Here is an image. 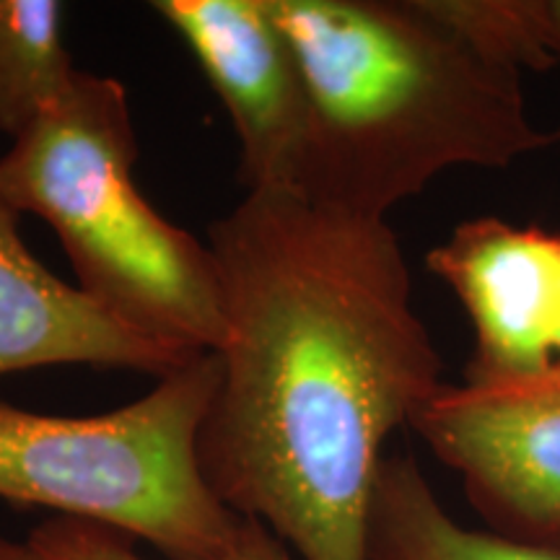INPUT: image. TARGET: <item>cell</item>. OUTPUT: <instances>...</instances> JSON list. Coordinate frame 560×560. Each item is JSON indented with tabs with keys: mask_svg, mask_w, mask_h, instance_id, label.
<instances>
[{
	"mask_svg": "<svg viewBox=\"0 0 560 560\" xmlns=\"http://www.w3.org/2000/svg\"><path fill=\"white\" fill-rule=\"evenodd\" d=\"M19 215L0 195V374L104 366L161 380L202 355L136 330L52 276L24 244Z\"/></svg>",
	"mask_w": 560,
	"mask_h": 560,
	"instance_id": "8",
	"label": "cell"
},
{
	"mask_svg": "<svg viewBox=\"0 0 560 560\" xmlns=\"http://www.w3.org/2000/svg\"><path fill=\"white\" fill-rule=\"evenodd\" d=\"M219 371L202 353L102 416L0 400V499L120 529L166 560L221 556L244 520L210 493L195 452Z\"/></svg>",
	"mask_w": 560,
	"mask_h": 560,
	"instance_id": "4",
	"label": "cell"
},
{
	"mask_svg": "<svg viewBox=\"0 0 560 560\" xmlns=\"http://www.w3.org/2000/svg\"><path fill=\"white\" fill-rule=\"evenodd\" d=\"M208 247L226 335L202 480L301 560H366L384 444L444 387L395 229L257 190L210 223Z\"/></svg>",
	"mask_w": 560,
	"mask_h": 560,
	"instance_id": "1",
	"label": "cell"
},
{
	"mask_svg": "<svg viewBox=\"0 0 560 560\" xmlns=\"http://www.w3.org/2000/svg\"><path fill=\"white\" fill-rule=\"evenodd\" d=\"M552 138H556V140H558V143H560V125H558V130H556V132H552Z\"/></svg>",
	"mask_w": 560,
	"mask_h": 560,
	"instance_id": "15",
	"label": "cell"
},
{
	"mask_svg": "<svg viewBox=\"0 0 560 560\" xmlns=\"http://www.w3.org/2000/svg\"><path fill=\"white\" fill-rule=\"evenodd\" d=\"M60 0H0V132L11 140L66 94L75 70Z\"/></svg>",
	"mask_w": 560,
	"mask_h": 560,
	"instance_id": "10",
	"label": "cell"
},
{
	"mask_svg": "<svg viewBox=\"0 0 560 560\" xmlns=\"http://www.w3.org/2000/svg\"><path fill=\"white\" fill-rule=\"evenodd\" d=\"M26 542L42 560H151L125 532L70 516H52L37 524ZM208 560H293V552L268 527L244 520L234 542Z\"/></svg>",
	"mask_w": 560,
	"mask_h": 560,
	"instance_id": "12",
	"label": "cell"
},
{
	"mask_svg": "<svg viewBox=\"0 0 560 560\" xmlns=\"http://www.w3.org/2000/svg\"><path fill=\"white\" fill-rule=\"evenodd\" d=\"M472 325L465 382L560 380V231L462 221L425 255Z\"/></svg>",
	"mask_w": 560,
	"mask_h": 560,
	"instance_id": "7",
	"label": "cell"
},
{
	"mask_svg": "<svg viewBox=\"0 0 560 560\" xmlns=\"http://www.w3.org/2000/svg\"><path fill=\"white\" fill-rule=\"evenodd\" d=\"M366 560H560V540H516L454 520L412 454L384 457L371 495Z\"/></svg>",
	"mask_w": 560,
	"mask_h": 560,
	"instance_id": "9",
	"label": "cell"
},
{
	"mask_svg": "<svg viewBox=\"0 0 560 560\" xmlns=\"http://www.w3.org/2000/svg\"><path fill=\"white\" fill-rule=\"evenodd\" d=\"M410 429L493 532L560 540V380L444 384Z\"/></svg>",
	"mask_w": 560,
	"mask_h": 560,
	"instance_id": "5",
	"label": "cell"
},
{
	"mask_svg": "<svg viewBox=\"0 0 560 560\" xmlns=\"http://www.w3.org/2000/svg\"><path fill=\"white\" fill-rule=\"evenodd\" d=\"M270 5L310 94L306 200L387 219L446 170H503L556 143L529 120L522 75L482 60L420 0Z\"/></svg>",
	"mask_w": 560,
	"mask_h": 560,
	"instance_id": "2",
	"label": "cell"
},
{
	"mask_svg": "<svg viewBox=\"0 0 560 560\" xmlns=\"http://www.w3.org/2000/svg\"><path fill=\"white\" fill-rule=\"evenodd\" d=\"M0 560H42L30 542H11L0 537Z\"/></svg>",
	"mask_w": 560,
	"mask_h": 560,
	"instance_id": "14",
	"label": "cell"
},
{
	"mask_svg": "<svg viewBox=\"0 0 560 560\" xmlns=\"http://www.w3.org/2000/svg\"><path fill=\"white\" fill-rule=\"evenodd\" d=\"M446 30L490 66L524 75L545 73L558 60L548 45L545 0H420Z\"/></svg>",
	"mask_w": 560,
	"mask_h": 560,
	"instance_id": "11",
	"label": "cell"
},
{
	"mask_svg": "<svg viewBox=\"0 0 560 560\" xmlns=\"http://www.w3.org/2000/svg\"><path fill=\"white\" fill-rule=\"evenodd\" d=\"M136 164L128 91L75 70L66 94L0 156V195L60 236L96 304L151 338L215 353L226 325L213 252L143 198Z\"/></svg>",
	"mask_w": 560,
	"mask_h": 560,
	"instance_id": "3",
	"label": "cell"
},
{
	"mask_svg": "<svg viewBox=\"0 0 560 560\" xmlns=\"http://www.w3.org/2000/svg\"><path fill=\"white\" fill-rule=\"evenodd\" d=\"M226 107L247 192H296L310 94L299 55L270 0H159Z\"/></svg>",
	"mask_w": 560,
	"mask_h": 560,
	"instance_id": "6",
	"label": "cell"
},
{
	"mask_svg": "<svg viewBox=\"0 0 560 560\" xmlns=\"http://www.w3.org/2000/svg\"><path fill=\"white\" fill-rule=\"evenodd\" d=\"M545 21H548L550 52L560 62V0H545Z\"/></svg>",
	"mask_w": 560,
	"mask_h": 560,
	"instance_id": "13",
	"label": "cell"
}]
</instances>
